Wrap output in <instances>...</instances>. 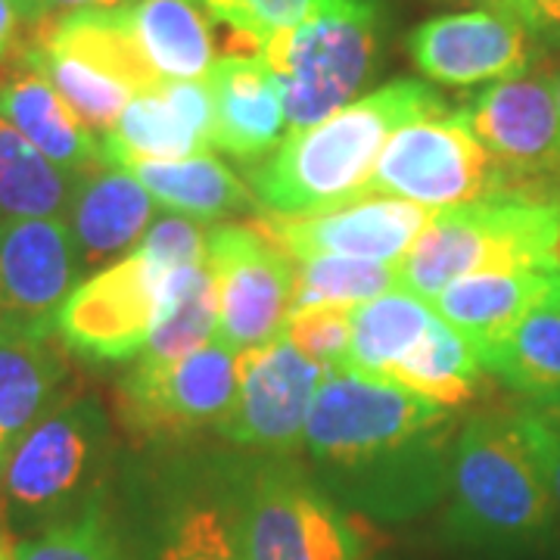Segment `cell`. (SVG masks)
<instances>
[{
	"instance_id": "6da1fadb",
	"label": "cell",
	"mask_w": 560,
	"mask_h": 560,
	"mask_svg": "<svg viewBox=\"0 0 560 560\" xmlns=\"http://www.w3.org/2000/svg\"><path fill=\"white\" fill-rule=\"evenodd\" d=\"M455 420L405 386L327 371L302 448L320 486L352 511L408 521L445 495Z\"/></svg>"
},
{
	"instance_id": "7a4b0ae2",
	"label": "cell",
	"mask_w": 560,
	"mask_h": 560,
	"mask_svg": "<svg viewBox=\"0 0 560 560\" xmlns=\"http://www.w3.org/2000/svg\"><path fill=\"white\" fill-rule=\"evenodd\" d=\"M442 533L492 560L548 558L560 514L523 445L514 415H474L460 423L445 480Z\"/></svg>"
},
{
	"instance_id": "3957f363",
	"label": "cell",
	"mask_w": 560,
	"mask_h": 560,
	"mask_svg": "<svg viewBox=\"0 0 560 560\" xmlns=\"http://www.w3.org/2000/svg\"><path fill=\"white\" fill-rule=\"evenodd\" d=\"M452 109L415 79H399L342 106L330 119L287 131L268 160L249 172V190L268 215H312L355 200L371 180L386 140L408 121Z\"/></svg>"
},
{
	"instance_id": "277c9868",
	"label": "cell",
	"mask_w": 560,
	"mask_h": 560,
	"mask_svg": "<svg viewBox=\"0 0 560 560\" xmlns=\"http://www.w3.org/2000/svg\"><path fill=\"white\" fill-rule=\"evenodd\" d=\"M480 271L560 275V202L480 200L442 209L399 261V290L433 302Z\"/></svg>"
},
{
	"instance_id": "5b68a950",
	"label": "cell",
	"mask_w": 560,
	"mask_h": 560,
	"mask_svg": "<svg viewBox=\"0 0 560 560\" xmlns=\"http://www.w3.org/2000/svg\"><path fill=\"white\" fill-rule=\"evenodd\" d=\"M109 452L101 401L75 396L54 405L0 464V511L22 536L72 521L97 499Z\"/></svg>"
},
{
	"instance_id": "8992f818",
	"label": "cell",
	"mask_w": 560,
	"mask_h": 560,
	"mask_svg": "<svg viewBox=\"0 0 560 560\" xmlns=\"http://www.w3.org/2000/svg\"><path fill=\"white\" fill-rule=\"evenodd\" d=\"M383 25L381 0H334L261 44L259 57L278 79L290 131L359 101L381 69Z\"/></svg>"
},
{
	"instance_id": "52a82bcc",
	"label": "cell",
	"mask_w": 560,
	"mask_h": 560,
	"mask_svg": "<svg viewBox=\"0 0 560 560\" xmlns=\"http://www.w3.org/2000/svg\"><path fill=\"white\" fill-rule=\"evenodd\" d=\"M399 197L433 212L480 200H508L499 162L474 138L460 109L401 125L386 140L359 197Z\"/></svg>"
},
{
	"instance_id": "ba28073f",
	"label": "cell",
	"mask_w": 560,
	"mask_h": 560,
	"mask_svg": "<svg viewBox=\"0 0 560 560\" xmlns=\"http://www.w3.org/2000/svg\"><path fill=\"white\" fill-rule=\"evenodd\" d=\"M460 113L499 162L508 200L560 202L558 75L523 72L495 81Z\"/></svg>"
},
{
	"instance_id": "9c48e42d",
	"label": "cell",
	"mask_w": 560,
	"mask_h": 560,
	"mask_svg": "<svg viewBox=\"0 0 560 560\" xmlns=\"http://www.w3.org/2000/svg\"><path fill=\"white\" fill-rule=\"evenodd\" d=\"M206 268L215 287L212 340L234 355L278 340L293 308V259L249 221H228L206 234Z\"/></svg>"
},
{
	"instance_id": "30bf717a",
	"label": "cell",
	"mask_w": 560,
	"mask_h": 560,
	"mask_svg": "<svg viewBox=\"0 0 560 560\" xmlns=\"http://www.w3.org/2000/svg\"><path fill=\"white\" fill-rule=\"evenodd\" d=\"M172 271L178 268L138 243L72 290L57 320L60 340L84 359H138L160 320Z\"/></svg>"
},
{
	"instance_id": "8fae6325",
	"label": "cell",
	"mask_w": 560,
	"mask_h": 560,
	"mask_svg": "<svg viewBox=\"0 0 560 560\" xmlns=\"http://www.w3.org/2000/svg\"><path fill=\"white\" fill-rule=\"evenodd\" d=\"M237 396V355L215 340L168 361H138L116 389V415L138 440H180L219 427Z\"/></svg>"
},
{
	"instance_id": "7c38bea8",
	"label": "cell",
	"mask_w": 560,
	"mask_h": 560,
	"mask_svg": "<svg viewBox=\"0 0 560 560\" xmlns=\"http://www.w3.org/2000/svg\"><path fill=\"white\" fill-rule=\"evenodd\" d=\"M241 529L249 560H361L364 551L340 501L287 464L249 480Z\"/></svg>"
},
{
	"instance_id": "4fadbf2b",
	"label": "cell",
	"mask_w": 560,
	"mask_h": 560,
	"mask_svg": "<svg viewBox=\"0 0 560 560\" xmlns=\"http://www.w3.org/2000/svg\"><path fill=\"white\" fill-rule=\"evenodd\" d=\"M327 371L330 368L302 355L287 337L243 352L237 355V396L215 430L246 448L275 455L296 452Z\"/></svg>"
},
{
	"instance_id": "5bb4252c",
	"label": "cell",
	"mask_w": 560,
	"mask_h": 560,
	"mask_svg": "<svg viewBox=\"0 0 560 560\" xmlns=\"http://www.w3.org/2000/svg\"><path fill=\"white\" fill-rule=\"evenodd\" d=\"M436 212L399 197H355L312 215H268L249 224L293 261L308 256L401 261Z\"/></svg>"
},
{
	"instance_id": "9a60e30c",
	"label": "cell",
	"mask_w": 560,
	"mask_h": 560,
	"mask_svg": "<svg viewBox=\"0 0 560 560\" xmlns=\"http://www.w3.org/2000/svg\"><path fill=\"white\" fill-rule=\"evenodd\" d=\"M79 278L66 219L0 224V337H54Z\"/></svg>"
},
{
	"instance_id": "2e32d148",
	"label": "cell",
	"mask_w": 560,
	"mask_h": 560,
	"mask_svg": "<svg viewBox=\"0 0 560 560\" xmlns=\"http://www.w3.org/2000/svg\"><path fill=\"white\" fill-rule=\"evenodd\" d=\"M536 40L504 7L448 13L408 35V57L427 79L470 88L517 79L536 60Z\"/></svg>"
},
{
	"instance_id": "e0dca14e",
	"label": "cell",
	"mask_w": 560,
	"mask_h": 560,
	"mask_svg": "<svg viewBox=\"0 0 560 560\" xmlns=\"http://www.w3.org/2000/svg\"><path fill=\"white\" fill-rule=\"evenodd\" d=\"M212 147L206 81H165L131 97L113 131L103 135L101 160L119 168L135 160H187Z\"/></svg>"
},
{
	"instance_id": "ac0fdd59",
	"label": "cell",
	"mask_w": 560,
	"mask_h": 560,
	"mask_svg": "<svg viewBox=\"0 0 560 560\" xmlns=\"http://www.w3.org/2000/svg\"><path fill=\"white\" fill-rule=\"evenodd\" d=\"M153 215L156 202L131 172L101 162L75 175L66 224L72 231L81 275H97L128 256L150 231Z\"/></svg>"
},
{
	"instance_id": "d6986e66",
	"label": "cell",
	"mask_w": 560,
	"mask_h": 560,
	"mask_svg": "<svg viewBox=\"0 0 560 560\" xmlns=\"http://www.w3.org/2000/svg\"><path fill=\"white\" fill-rule=\"evenodd\" d=\"M202 81L212 97V143L243 162L268 156L278 147L287 113L278 79L265 60L224 54Z\"/></svg>"
},
{
	"instance_id": "ffe728a7",
	"label": "cell",
	"mask_w": 560,
	"mask_h": 560,
	"mask_svg": "<svg viewBox=\"0 0 560 560\" xmlns=\"http://www.w3.org/2000/svg\"><path fill=\"white\" fill-rule=\"evenodd\" d=\"M0 119L66 175H81L103 162L97 138L81 125L54 84L22 60V50L20 69L0 79Z\"/></svg>"
},
{
	"instance_id": "44dd1931",
	"label": "cell",
	"mask_w": 560,
	"mask_h": 560,
	"mask_svg": "<svg viewBox=\"0 0 560 560\" xmlns=\"http://www.w3.org/2000/svg\"><path fill=\"white\" fill-rule=\"evenodd\" d=\"M555 278L541 271H480L445 287L430 305L482 355L529 308L551 300Z\"/></svg>"
},
{
	"instance_id": "7402d4cb",
	"label": "cell",
	"mask_w": 560,
	"mask_h": 560,
	"mask_svg": "<svg viewBox=\"0 0 560 560\" xmlns=\"http://www.w3.org/2000/svg\"><path fill=\"white\" fill-rule=\"evenodd\" d=\"M119 168L131 172L156 206L190 221L231 219L256 206L249 184L212 153L187 160H135Z\"/></svg>"
},
{
	"instance_id": "603a6c76",
	"label": "cell",
	"mask_w": 560,
	"mask_h": 560,
	"mask_svg": "<svg viewBox=\"0 0 560 560\" xmlns=\"http://www.w3.org/2000/svg\"><path fill=\"white\" fill-rule=\"evenodd\" d=\"M69 374L54 337H0V464L54 405Z\"/></svg>"
},
{
	"instance_id": "cb8c5ba5",
	"label": "cell",
	"mask_w": 560,
	"mask_h": 560,
	"mask_svg": "<svg viewBox=\"0 0 560 560\" xmlns=\"http://www.w3.org/2000/svg\"><path fill=\"white\" fill-rule=\"evenodd\" d=\"M125 13L162 81H200L215 66L212 25L197 0H135Z\"/></svg>"
},
{
	"instance_id": "d4e9b609",
	"label": "cell",
	"mask_w": 560,
	"mask_h": 560,
	"mask_svg": "<svg viewBox=\"0 0 560 560\" xmlns=\"http://www.w3.org/2000/svg\"><path fill=\"white\" fill-rule=\"evenodd\" d=\"M38 40L60 50V54H69L75 60L101 69L109 79L131 88V94H143V91H153V88L165 84L143 57L125 7L66 13L62 20L44 25Z\"/></svg>"
},
{
	"instance_id": "484cf974",
	"label": "cell",
	"mask_w": 560,
	"mask_h": 560,
	"mask_svg": "<svg viewBox=\"0 0 560 560\" xmlns=\"http://www.w3.org/2000/svg\"><path fill=\"white\" fill-rule=\"evenodd\" d=\"M482 374L486 368L477 349L436 315L423 330V337L396 361L386 383L405 386L420 399L455 411L477 396Z\"/></svg>"
},
{
	"instance_id": "4316f807",
	"label": "cell",
	"mask_w": 560,
	"mask_h": 560,
	"mask_svg": "<svg viewBox=\"0 0 560 560\" xmlns=\"http://www.w3.org/2000/svg\"><path fill=\"white\" fill-rule=\"evenodd\" d=\"M433 318V305L408 290H389L377 300L359 302L352 315V342L337 371L386 381L396 361L423 337Z\"/></svg>"
},
{
	"instance_id": "83f0119b",
	"label": "cell",
	"mask_w": 560,
	"mask_h": 560,
	"mask_svg": "<svg viewBox=\"0 0 560 560\" xmlns=\"http://www.w3.org/2000/svg\"><path fill=\"white\" fill-rule=\"evenodd\" d=\"M486 374H495L511 393L529 401L560 389V308L541 302L529 308L489 352L480 355Z\"/></svg>"
},
{
	"instance_id": "f1b7e54d",
	"label": "cell",
	"mask_w": 560,
	"mask_h": 560,
	"mask_svg": "<svg viewBox=\"0 0 560 560\" xmlns=\"http://www.w3.org/2000/svg\"><path fill=\"white\" fill-rule=\"evenodd\" d=\"M75 175L60 172L47 156L0 119V224L25 219H66Z\"/></svg>"
},
{
	"instance_id": "f546056e",
	"label": "cell",
	"mask_w": 560,
	"mask_h": 560,
	"mask_svg": "<svg viewBox=\"0 0 560 560\" xmlns=\"http://www.w3.org/2000/svg\"><path fill=\"white\" fill-rule=\"evenodd\" d=\"M212 330H215V287L209 278V268L206 261L184 265L168 278L160 320L138 361L168 364L212 340Z\"/></svg>"
},
{
	"instance_id": "4dcf8cb0",
	"label": "cell",
	"mask_w": 560,
	"mask_h": 560,
	"mask_svg": "<svg viewBox=\"0 0 560 560\" xmlns=\"http://www.w3.org/2000/svg\"><path fill=\"white\" fill-rule=\"evenodd\" d=\"M22 60L54 84V91L69 103V109L79 116L91 135H109L125 113V106L135 97L131 88H125L121 81L109 79L101 69L40 44L38 38L28 47H22Z\"/></svg>"
},
{
	"instance_id": "1f68e13d",
	"label": "cell",
	"mask_w": 560,
	"mask_h": 560,
	"mask_svg": "<svg viewBox=\"0 0 560 560\" xmlns=\"http://www.w3.org/2000/svg\"><path fill=\"white\" fill-rule=\"evenodd\" d=\"M293 308L308 302H368L399 290V261L308 256L293 261Z\"/></svg>"
},
{
	"instance_id": "d6a6232c",
	"label": "cell",
	"mask_w": 560,
	"mask_h": 560,
	"mask_svg": "<svg viewBox=\"0 0 560 560\" xmlns=\"http://www.w3.org/2000/svg\"><path fill=\"white\" fill-rule=\"evenodd\" d=\"M334 0H197L202 13L231 35V54L259 57L261 44L283 28L312 20Z\"/></svg>"
},
{
	"instance_id": "836d02e7",
	"label": "cell",
	"mask_w": 560,
	"mask_h": 560,
	"mask_svg": "<svg viewBox=\"0 0 560 560\" xmlns=\"http://www.w3.org/2000/svg\"><path fill=\"white\" fill-rule=\"evenodd\" d=\"M16 560H135L116 536L101 501L72 521L16 539Z\"/></svg>"
},
{
	"instance_id": "e575fe53",
	"label": "cell",
	"mask_w": 560,
	"mask_h": 560,
	"mask_svg": "<svg viewBox=\"0 0 560 560\" xmlns=\"http://www.w3.org/2000/svg\"><path fill=\"white\" fill-rule=\"evenodd\" d=\"M160 560H249L241 523L219 504H184L168 521Z\"/></svg>"
},
{
	"instance_id": "d590c367",
	"label": "cell",
	"mask_w": 560,
	"mask_h": 560,
	"mask_svg": "<svg viewBox=\"0 0 560 560\" xmlns=\"http://www.w3.org/2000/svg\"><path fill=\"white\" fill-rule=\"evenodd\" d=\"M352 315H355V302L296 305L283 320L280 337L293 342L302 355L337 371L349 352V342H352Z\"/></svg>"
},
{
	"instance_id": "8d00e7d4",
	"label": "cell",
	"mask_w": 560,
	"mask_h": 560,
	"mask_svg": "<svg viewBox=\"0 0 560 560\" xmlns=\"http://www.w3.org/2000/svg\"><path fill=\"white\" fill-rule=\"evenodd\" d=\"M514 423H517L523 445H526V452L536 464L541 482H545V489H548V495H551L560 514V427L539 418L529 408H517Z\"/></svg>"
},
{
	"instance_id": "74e56055",
	"label": "cell",
	"mask_w": 560,
	"mask_h": 560,
	"mask_svg": "<svg viewBox=\"0 0 560 560\" xmlns=\"http://www.w3.org/2000/svg\"><path fill=\"white\" fill-rule=\"evenodd\" d=\"M523 22L536 44L560 50V0H495Z\"/></svg>"
},
{
	"instance_id": "f35d334b",
	"label": "cell",
	"mask_w": 560,
	"mask_h": 560,
	"mask_svg": "<svg viewBox=\"0 0 560 560\" xmlns=\"http://www.w3.org/2000/svg\"><path fill=\"white\" fill-rule=\"evenodd\" d=\"M20 10L10 0H0V62L20 57V28H22Z\"/></svg>"
},
{
	"instance_id": "ab89813d",
	"label": "cell",
	"mask_w": 560,
	"mask_h": 560,
	"mask_svg": "<svg viewBox=\"0 0 560 560\" xmlns=\"http://www.w3.org/2000/svg\"><path fill=\"white\" fill-rule=\"evenodd\" d=\"M125 3H135V0H44V7L50 13H75V10H116V7H125Z\"/></svg>"
},
{
	"instance_id": "60d3db41",
	"label": "cell",
	"mask_w": 560,
	"mask_h": 560,
	"mask_svg": "<svg viewBox=\"0 0 560 560\" xmlns=\"http://www.w3.org/2000/svg\"><path fill=\"white\" fill-rule=\"evenodd\" d=\"M523 408H529V411H536L539 418L551 420L555 427H560V389L558 393H551V396H545V399L526 401Z\"/></svg>"
},
{
	"instance_id": "b9f144b4",
	"label": "cell",
	"mask_w": 560,
	"mask_h": 560,
	"mask_svg": "<svg viewBox=\"0 0 560 560\" xmlns=\"http://www.w3.org/2000/svg\"><path fill=\"white\" fill-rule=\"evenodd\" d=\"M16 10H20V16L25 22H35V25H40V22L50 20V10L44 7V0H10Z\"/></svg>"
},
{
	"instance_id": "7bdbcfd3",
	"label": "cell",
	"mask_w": 560,
	"mask_h": 560,
	"mask_svg": "<svg viewBox=\"0 0 560 560\" xmlns=\"http://www.w3.org/2000/svg\"><path fill=\"white\" fill-rule=\"evenodd\" d=\"M0 560H16V539L0 526Z\"/></svg>"
},
{
	"instance_id": "ee69618b",
	"label": "cell",
	"mask_w": 560,
	"mask_h": 560,
	"mask_svg": "<svg viewBox=\"0 0 560 560\" xmlns=\"http://www.w3.org/2000/svg\"><path fill=\"white\" fill-rule=\"evenodd\" d=\"M551 302H555V305L560 308V275L555 278V293H551Z\"/></svg>"
},
{
	"instance_id": "f6af8a7d",
	"label": "cell",
	"mask_w": 560,
	"mask_h": 560,
	"mask_svg": "<svg viewBox=\"0 0 560 560\" xmlns=\"http://www.w3.org/2000/svg\"><path fill=\"white\" fill-rule=\"evenodd\" d=\"M558 113H560V72H558Z\"/></svg>"
},
{
	"instance_id": "bcb514c9",
	"label": "cell",
	"mask_w": 560,
	"mask_h": 560,
	"mask_svg": "<svg viewBox=\"0 0 560 560\" xmlns=\"http://www.w3.org/2000/svg\"><path fill=\"white\" fill-rule=\"evenodd\" d=\"M492 3H495V0H492Z\"/></svg>"
}]
</instances>
